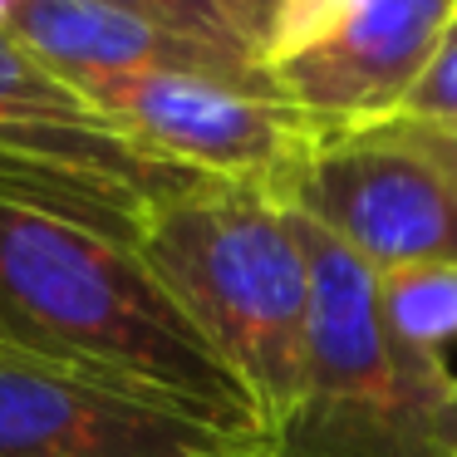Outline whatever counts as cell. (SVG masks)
<instances>
[{
	"mask_svg": "<svg viewBox=\"0 0 457 457\" xmlns=\"http://www.w3.org/2000/svg\"><path fill=\"white\" fill-rule=\"evenodd\" d=\"M0 349L168 398L231 433L266 437L237 369L138 246L11 202H0Z\"/></svg>",
	"mask_w": 457,
	"mask_h": 457,
	"instance_id": "cell-1",
	"label": "cell"
},
{
	"mask_svg": "<svg viewBox=\"0 0 457 457\" xmlns=\"http://www.w3.org/2000/svg\"><path fill=\"white\" fill-rule=\"evenodd\" d=\"M138 251L237 369L270 437L300 394L310 335V256L295 212L256 182L197 178L153 212Z\"/></svg>",
	"mask_w": 457,
	"mask_h": 457,
	"instance_id": "cell-2",
	"label": "cell"
},
{
	"mask_svg": "<svg viewBox=\"0 0 457 457\" xmlns=\"http://www.w3.org/2000/svg\"><path fill=\"white\" fill-rule=\"evenodd\" d=\"M295 221L310 256V335L270 457H457L453 364L388 325L374 270L300 212Z\"/></svg>",
	"mask_w": 457,
	"mask_h": 457,
	"instance_id": "cell-3",
	"label": "cell"
},
{
	"mask_svg": "<svg viewBox=\"0 0 457 457\" xmlns=\"http://www.w3.org/2000/svg\"><path fill=\"white\" fill-rule=\"evenodd\" d=\"M197 178L0 35V202L138 246L153 212Z\"/></svg>",
	"mask_w": 457,
	"mask_h": 457,
	"instance_id": "cell-4",
	"label": "cell"
},
{
	"mask_svg": "<svg viewBox=\"0 0 457 457\" xmlns=\"http://www.w3.org/2000/svg\"><path fill=\"white\" fill-rule=\"evenodd\" d=\"M364 270L457 266V182L394 123L339 129L280 192Z\"/></svg>",
	"mask_w": 457,
	"mask_h": 457,
	"instance_id": "cell-5",
	"label": "cell"
},
{
	"mask_svg": "<svg viewBox=\"0 0 457 457\" xmlns=\"http://www.w3.org/2000/svg\"><path fill=\"white\" fill-rule=\"evenodd\" d=\"M94 104L143 148L162 153L202 178L256 182L280 197L300 162L339 133V123L315 119L270 89H246L212 74L143 70L89 84Z\"/></svg>",
	"mask_w": 457,
	"mask_h": 457,
	"instance_id": "cell-6",
	"label": "cell"
},
{
	"mask_svg": "<svg viewBox=\"0 0 457 457\" xmlns=\"http://www.w3.org/2000/svg\"><path fill=\"white\" fill-rule=\"evenodd\" d=\"M447 25L453 0H290L266 74L295 109L364 129L403 109Z\"/></svg>",
	"mask_w": 457,
	"mask_h": 457,
	"instance_id": "cell-7",
	"label": "cell"
},
{
	"mask_svg": "<svg viewBox=\"0 0 457 457\" xmlns=\"http://www.w3.org/2000/svg\"><path fill=\"white\" fill-rule=\"evenodd\" d=\"M0 457H270L168 398L0 349Z\"/></svg>",
	"mask_w": 457,
	"mask_h": 457,
	"instance_id": "cell-8",
	"label": "cell"
},
{
	"mask_svg": "<svg viewBox=\"0 0 457 457\" xmlns=\"http://www.w3.org/2000/svg\"><path fill=\"white\" fill-rule=\"evenodd\" d=\"M25 54L70 79L74 89H89L113 74H143V70H182V74H212L246 89H270L266 64L251 54L212 50V45L182 40L153 21L123 15L99 0H15L11 25H5Z\"/></svg>",
	"mask_w": 457,
	"mask_h": 457,
	"instance_id": "cell-9",
	"label": "cell"
},
{
	"mask_svg": "<svg viewBox=\"0 0 457 457\" xmlns=\"http://www.w3.org/2000/svg\"><path fill=\"white\" fill-rule=\"evenodd\" d=\"M378 305L408 345L443 354L457 339V266H403L374 276Z\"/></svg>",
	"mask_w": 457,
	"mask_h": 457,
	"instance_id": "cell-10",
	"label": "cell"
},
{
	"mask_svg": "<svg viewBox=\"0 0 457 457\" xmlns=\"http://www.w3.org/2000/svg\"><path fill=\"white\" fill-rule=\"evenodd\" d=\"M99 5H113L123 15H138V21H153L162 30L182 35V40H197V45H212V50H231V54H251L237 35L227 30L217 11L207 0H99ZM256 60V54H251Z\"/></svg>",
	"mask_w": 457,
	"mask_h": 457,
	"instance_id": "cell-11",
	"label": "cell"
},
{
	"mask_svg": "<svg viewBox=\"0 0 457 457\" xmlns=\"http://www.w3.org/2000/svg\"><path fill=\"white\" fill-rule=\"evenodd\" d=\"M394 119H408V123H457V15L453 25L443 30L428 70L418 74L413 94L403 99V109Z\"/></svg>",
	"mask_w": 457,
	"mask_h": 457,
	"instance_id": "cell-12",
	"label": "cell"
},
{
	"mask_svg": "<svg viewBox=\"0 0 457 457\" xmlns=\"http://www.w3.org/2000/svg\"><path fill=\"white\" fill-rule=\"evenodd\" d=\"M207 5L227 21V30L237 35V40L246 45L261 64H266V54L276 50L280 25H286L290 0H207Z\"/></svg>",
	"mask_w": 457,
	"mask_h": 457,
	"instance_id": "cell-13",
	"label": "cell"
},
{
	"mask_svg": "<svg viewBox=\"0 0 457 457\" xmlns=\"http://www.w3.org/2000/svg\"><path fill=\"white\" fill-rule=\"evenodd\" d=\"M384 123H394V129L408 133L423 153H433L457 182V123H408V119H384Z\"/></svg>",
	"mask_w": 457,
	"mask_h": 457,
	"instance_id": "cell-14",
	"label": "cell"
},
{
	"mask_svg": "<svg viewBox=\"0 0 457 457\" xmlns=\"http://www.w3.org/2000/svg\"><path fill=\"white\" fill-rule=\"evenodd\" d=\"M11 11H15V0H0V35H5V25H11Z\"/></svg>",
	"mask_w": 457,
	"mask_h": 457,
	"instance_id": "cell-15",
	"label": "cell"
},
{
	"mask_svg": "<svg viewBox=\"0 0 457 457\" xmlns=\"http://www.w3.org/2000/svg\"><path fill=\"white\" fill-rule=\"evenodd\" d=\"M453 433H457V398H453Z\"/></svg>",
	"mask_w": 457,
	"mask_h": 457,
	"instance_id": "cell-16",
	"label": "cell"
},
{
	"mask_svg": "<svg viewBox=\"0 0 457 457\" xmlns=\"http://www.w3.org/2000/svg\"><path fill=\"white\" fill-rule=\"evenodd\" d=\"M453 15H457V0H453Z\"/></svg>",
	"mask_w": 457,
	"mask_h": 457,
	"instance_id": "cell-17",
	"label": "cell"
}]
</instances>
